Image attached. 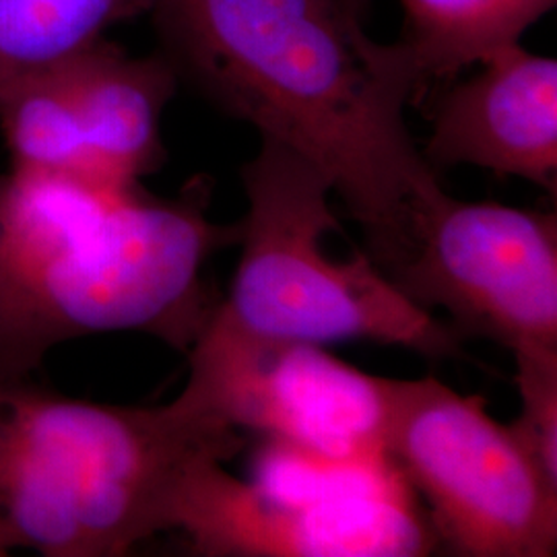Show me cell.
<instances>
[{
	"instance_id": "8",
	"label": "cell",
	"mask_w": 557,
	"mask_h": 557,
	"mask_svg": "<svg viewBox=\"0 0 557 557\" xmlns=\"http://www.w3.org/2000/svg\"><path fill=\"white\" fill-rule=\"evenodd\" d=\"M186 356L190 372L178 397L238 432L331 462L384 457L388 379L361 372L319 343L250 331L220 301Z\"/></svg>"
},
{
	"instance_id": "1",
	"label": "cell",
	"mask_w": 557,
	"mask_h": 557,
	"mask_svg": "<svg viewBox=\"0 0 557 557\" xmlns=\"http://www.w3.org/2000/svg\"><path fill=\"white\" fill-rule=\"evenodd\" d=\"M149 15L178 79L319 168L368 255L438 184L405 124L425 94L413 60L372 40L343 0H156Z\"/></svg>"
},
{
	"instance_id": "2",
	"label": "cell",
	"mask_w": 557,
	"mask_h": 557,
	"mask_svg": "<svg viewBox=\"0 0 557 557\" xmlns=\"http://www.w3.org/2000/svg\"><path fill=\"white\" fill-rule=\"evenodd\" d=\"M213 184L178 197L71 174H0V382L32 379L64 341L145 333L188 351L220 301L209 259L238 223L209 220Z\"/></svg>"
},
{
	"instance_id": "7",
	"label": "cell",
	"mask_w": 557,
	"mask_h": 557,
	"mask_svg": "<svg viewBox=\"0 0 557 557\" xmlns=\"http://www.w3.org/2000/svg\"><path fill=\"white\" fill-rule=\"evenodd\" d=\"M310 483L277 490L202 460L180 487L172 531L197 556L398 557L436 547L411 487L384 457L331 462L299 455Z\"/></svg>"
},
{
	"instance_id": "3",
	"label": "cell",
	"mask_w": 557,
	"mask_h": 557,
	"mask_svg": "<svg viewBox=\"0 0 557 557\" xmlns=\"http://www.w3.org/2000/svg\"><path fill=\"white\" fill-rule=\"evenodd\" d=\"M238 430L176 397L116 407L0 382V518L17 547L48 557H119L172 531L186 475L227 462Z\"/></svg>"
},
{
	"instance_id": "6",
	"label": "cell",
	"mask_w": 557,
	"mask_h": 557,
	"mask_svg": "<svg viewBox=\"0 0 557 557\" xmlns=\"http://www.w3.org/2000/svg\"><path fill=\"white\" fill-rule=\"evenodd\" d=\"M403 296L492 338L512 358L557 356V220L492 200H458L442 184L409 200L393 238L370 255Z\"/></svg>"
},
{
	"instance_id": "16",
	"label": "cell",
	"mask_w": 557,
	"mask_h": 557,
	"mask_svg": "<svg viewBox=\"0 0 557 557\" xmlns=\"http://www.w3.org/2000/svg\"><path fill=\"white\" fill-rule=\"evenodd\" d=\"M354 13H358L359 17L363 20L366 17V11H368V4H370V0H343Z\"/></svg>"
},
{
	"instance_id": "15",
	"label": "cell",
	"mask_w": 557,
	"mask_h": 557,
	"mask_svg": "<svg viewBox=\"0 0 557 557\" xmlns=\"http://www.w3.org/2000/svg\"><path fill=\"white\" fill-rule=\"evenodd\" d=\"M13 549H17V541L0 518V557L9 556Z\"/></svg>"
},
{
	"instance_id": "5",
	"label": "cell",
	"mask_w": 557,
	"mask_h": 557,
	"mask_svg": "<svg viewBox=\"0 0 557 557\" xmlns=\"http://www.w3.org/2000/svg\"><path fill=\"white\" fill-rule=\"evenodd\" d=\"M382 455L425 499L453 554L556 556L557 479L485 398L434 376L388 379Z\"/></svg>"
},
{
	"instance_id": "12",
	"label": "cell",
	"mask_w": 557,
	"mask_h": 557,
	"mask_svg": "<svg viewBox=\"0 0 557 557\" xmlns=\"http://www.w3.org/2000/svg\"><path fill=\"white\" fill-rule=\"evenodd\" d=\"M156 0H0V96L21 79L73 59Z\"/></svg>"
},
{
	"instance_id": "9",
	"label": "cell",
	"mask_w": 557,
	"mask_h": 557,
	"mask_svg": "<svg viewBox=\"0 0 557 557\" xmlns=\"http://www.w3.org/2000/svg\"><path fill=\"white\" fill-rule=\"evenodd\" d=\"M478 64V75L453 85L436 103L423 160L436 174L473 165L556 195V60L512 41Z\"/></svg>"
},
{
	"instance_id": "10",
	"label": "cell",
	"mask_w": 557,
	"mask_h": 557,
	"mask_svg": "<svg viewBox=\"0 0 557 557\" xmlns=\"http://www.w3.org/2000/svg\"><path fill=\"white\" fill-rule=\"evenodd\" d=\"M89 178L139 186L163 161L161 116L178 75L165 57L133 59L106 40L62 62Z\"/></svg>"
},
{
	"instance_id": "11",
	"label": "cell",
	"mask_w": 557,
	"mask_h": 557,
	"mask_svg": "<svg viewBox=\"0 0 557 557\" xmlns=\"http://www.w3.org/2000/svg\"><path fill=\"white\" fill-rule=\"evenodd\" d=\"M405 36L423 89L453 79L496 48L520 41L556 0H400Z\"/></svg>"
},
{
	"instance_id": "13",
	"label": "cell",
	"mask_w": 557,
	"mask_h": 557,
	"mask_svg": "<svg viewBox=\"0 0 557 557\" xmlns=\"http://www.w3.org/2000/svg\"><path fill=\"white\" fill-rule=\"evenodd\" d=\"M0 128L13 170L89 178L62 62L21 79L0 96Z\"/></svg>"
},
{
	"instance_id": "4",
	"label": "cell",
	"mask_w": 557,
	"mask_h": 557,
	"mask_svg": "<svg viewBox=\"0 0 557 557\" xmlns=\"http://www.w3.org/2000/svg\"><path fill=\"white\" fill-rule=\"evenodd\" d=\"M248 211L239 260L221 308L250 331L310 343L372 341L418 356L465 359L457 331L403 296L370 255L333 260L322 242L341 230L333 186L317 165L262 139L244 163Z\"/></svg>"
},
{
	"instance_id": "14",
	"label": "cell",
	"mask_w": 557,
	"mask_h": 557,
	"mask_svg": "<svg viewBox=\"0 0 557 557\" xmlns=\"http://www.w3.org/2000/svg\"><path fill=\"white\" fill-rule=\"evenodd\" d=\"M520 413L510 423L543 469L557 479V356H520Z\"/></svg>"
}]
</instances>
